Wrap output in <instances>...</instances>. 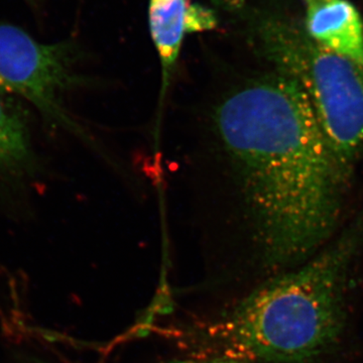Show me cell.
<instances>
[{"mask_svg":"<svg viewBox=\"0 0 363 363\" xmlns=\"http://www.w3.org/2000/svg\"><path fill=\"white\" fill-rule=\"evenodd\" d=\"M188 0H150V35L161 64V87L156 130L178 63L184 38L187 35Z\"/></svg>","mask_w":363,"mask_h":363,"instance_id":"obj_7","label":"cell"},{"mask_svg":"<svg viewBox=\"0 0 363 363\" xmlns=\"http://www.w3.org/2000/svg\"><path fill=\"white\" fill-rule=\"evenodd\" d=\"M218 13L213 9L200 4L189 6L187 14V33L212 30L218 25Z\"/></svg>","mask_w":363,"mask_h":363,"instance_id":"obj_8","label":"cell"},{"mask_svg":"<svg viewBox=\"0 0 363 363\" xmlns=\"http://www.w3.org/2000/svg\"><path fill=\"white\" fill-rule=\"evenodd\" d=\"M79 57L73 42L44 44L18 26L0 23V92L23 98L52 125L91 143L64 101L88 82L79 74Z\"/></svg>","mask_w":363,"mask_h":363,"instance_id":"obj_4","label":"cell"},{"mask_svg":"<svg viewBox=\"0 0 363 363\" xmlns=\"http://www.w3.org/2000/svg\"><path fill=\"white\" fill-rule=\"evenodd\" d=\"M250 49L304 94L332 149L351 167L363 156V68L329 51L298 23L245 0H217Z\"/></svg>","mask_w":363,"mask_h":363,"instance_id":"obj_3","label":"cell"},{"mask_svg":"<svg viewBox=\"0 0 363 363\" xmlns=\"http://www.w3.org/2000/svg\"><path fill=\"white\" fill-rule=\"evenodd\" d=\"M205 121L227 210L247 225L264 267L293 266L323 247L337 227L351 167L298 86L274 71L233 81Z\"/></svg>","mask_w":363,"mask_h":363,"instance_id":"obj_1","label":"cell"},{"mask_svg":"<svg viewBox=\"0 0 363 363\" xmlns=\"http://www.w3.org/2000/svg\"><path fill=\"white\" fill-rule=\"evenodd\" d=\"M11 97L0 92V193L16 192L39 169L28 119Z\"/></svg>","mask_w":363,"mask_h":363,"instance_id":"obj_5","label":"cell"},{"mask_svg":"<svg viewBox=\"0 0 363 363\" xmlns=\"http://www.w3.org/2000/svg\"><path fill=\"white\" fill-rule=\"evenodd\" d=\"M305 30L318 44L363 68V23L347 0L309 2Z\"/></svg>","mask_w":363,"mask_h":363,"instance_id":"obj_6","label":"cell"},{"mask_svg":"<svg viewBox=\"0 0 363 363\" xmlns=\"http://www.w3.org/2000/svg\"><path fill=\"white\" fill-rule=\"evenodd\" d=\"M169 363H245L238 362V360L226 359V358H218V359L208 360V362H194V360H183V362H176Z\"/></svg>","mask_w":363,"mask_h":363,"instance_id":"obj_9","label":"cell"},{"mask_svg":"<svg viewBox=\"0 0 363 363\" xmlns=\"http://www.w3.org/2000/svg\"><path fill=\"white\" fill-rule=\"evenodd\" d=\"M308 2H311L313 0H307Z\"/></svg>","mask_w":363,"mask_h":363,"instance_id":"obj_10","label":"cell"},{"mask_svg":"<svg viewBox=\"0 0 363 363\" xmlns=\"http://www.w3.org/2000/svg\"><path fill=\"white\" fill-rule=\"evenodd\" d=\"M363 247V211L304 266L272 277L200 331L226 359L311 363L337 347L350 272Z\"/></svg>","mask_w":363,"mask_h":363,"instance_id":"obj_2","label":"cell"}]
</instances>
